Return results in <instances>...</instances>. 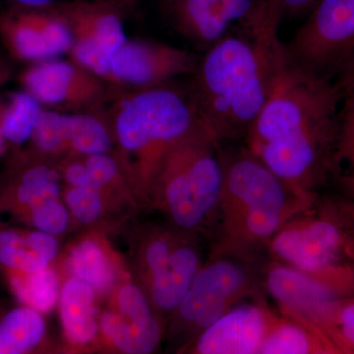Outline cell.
I'll return each instance as SVG.
<instances>
[{
  "mask_svg": "<svg viewBox=\"0 0 354 354\" xmlns=\"http://www.w3.org/2000/svg\"><path fill=\"white\" fill-rule=\"evenodd\" d=\"M7 272L11 290L24 306L39 313L55 308L59 298V283L57 272L50 266L34 272Z\"/></svg>",
  "mask_w": 354,
  "mask_h": 354,
  "instance_id": "obj_26",
  "label": "cell"
},
{
  "mask_svg": "<svg viewBox=\"0 0 354 354\" xmlns=\"http://www.w3.org/2000/svg\"><path fill=\"white\" fill-rule=\"evenodd\" d=\"M330 183L342 198L354 197V92L342 97Z\"/></svg>",
  "mask_w": 354,
  "mask_h": 354,
  "instance_id": "obj_22",
  "label": "cell"
},
{
  "mask_svg": "<svg viewBox=\"0 0 354 354\" xmlns=\"http://www.w3.org/2000/svg\"><path fill=\"white\" fill-rule=\"evenodd\" d=\"M260 299L230 310L191 344L197 354H259L266 335L278 318Z\"/></svg>",
  "mask_w": 354,
  "mask_h": 354,
  "instance_id": "obj_17",
  "label": "cell"
},
{
  "mask_svg": "<svg viewBox=\"0 0 354 354\" xmlns=\"http://www.w3.org/2000/svg\"><path fill=\"white\" fill-rule=\"evenodd\" d=\"M65 180L72 187H92L102 189L95 183L85 164V160H69L62 165Z\"/></svg>",
  "mask_w": 354,
  "mask_h": 354,
  "instance_id": "obj_32",
  "label": "cell"
},
{
  "mask_svg": "<svg viewBox=\"0 0 354 354\" xmlns=\"http://www.w3.org/2000/svg\"><path fill=\"white\" fill-rule=\"evenodd\" d=\"M51 9L66 22L71 32L73 44L68 53L70 59L106 82L109 62L127 41L123 24L125 13L95 0H70Z\"/></svg>",
  "mask_w": 354,
  "mask_h": 354,
  "instance_id": "obj_9",
  "label": "cell"
},
{
  "mask_svg": "<svg viewBox=\"0 0 354 354\" xmlns=\"http://www.w3.org/2000/svg\"><path fill=\"white\" fill-rule=\"evenodd\" d=\"M333 82L341 97L354 92V57L342 67Z\"/></svg>",
  "mask_w": 354,
  "mask_h": 354,
  "instance_id": "obj_34",
  "label": "cell"
},
{
  "mask_svg": "<svg viewBox=\"0 0 354 354\" xmlns=\"http://www.w3.org/2000/svg\"><path fill=\"white\" fill-rule=\"evenodd\" d=\"M223 177L221 142L198 120L167 153L151 196L176 230L189 234L216 221Z\"/></svg>",
  "mask_w": 354,
  "mask_h": 354,
  "instance_id": "obj_5",
  "label": "cell"
},
{
  "mask_svg": "<svg viewBox=\"0 0 354 354\" xmlns=\"http://www.w3.org/2000/svg\"><path fill=\"white\" fill-rule=\"evenodd\" d=\"M353 225L337 202L307 209L272 236L274 261L322 281L339 297L354 295V265L346 246Z\"/></svg>",
  "mask_w": 354,
  "mask_h": 354,
  "instance_id": "obj_6",
  "label": "cell"
},
{
  "mask_svg": "<svg viewBox=\"0 0 354 354\" xmlns=\"http://www.w3.org/2000/svg\"><path fill=\"white\" fill-rule=\"evenodd\" d=\"M16 7L24 9H36V10H46L51 9L58 4L70 0H11Z\"/></svg>",
  "mask_w": 354,
  "mask_h": 354,
  "instance_id": "obj_35",
  "label": "cell"
},
{
  "mask_svg": "<svg viewBox=\"0 0 354 354\" xmlns=\"http://www.w3.org/2000/svg\"><path fill=\"white\" fill-rule=\"evenodd\" d=\"M281 18H295L309 13L319 0H277Z\"/></svg>",
  "mask_w": 354,
  "mask_h": 354,
  "instance_id": "obj_33",
  "label": "cell"
},
{
  "mask_svg": "<svg viewBox=\"0 0 354 354\" xmlns=\"http://www.w3.org/2000/svg\"><path fill=\"white\" fill-rule=\"evenodd\" d=\"M102 189L92 187H72L66 192L67 205L74 216L82 223L97 221L102 212Z\"/></svg>",
  "mask_w": 354,
  "mask_h": 354,
  "instance_id": "obj_30",
  "label": "cell"
},
{
  "mask_svg": "<svg viewBox=\"0 0 354 354\" xmlns=\"http://www.w3.org/2000/svg\"><path fill=\"white\" fill-rule=\"evenodd\" d=\"M21 83L39 104L64 111H82L106 104L115 88L72 59L36 62L23 72Z\"/></svg>",
  "mask_w": 354,
  "mask_h": 354,
  "instance_id": "obj_11",
  "label": "cell"
},
{
  "mask_svg": "<svg viewBox=\"0 0 354 354\" xmlns=\"http://www.w3.org/2000/svg\"><path fill=\"white\" fill-rule=\"evenodd\" d=\"M67 268L73 278L88 283L100 295L108 292L115 281V270L109 254L94 239H85L72 248Z\"/></svg>",
  "mask_w": 354,
  "mask_h": 354,
  "instance_id": "obj_23",
  "label": "cell"
},
{
  "mask_svg": "<svg viewBox=\"0 0 354 354\" xmlns=\"http://www.w3.org/2000/svg\"><path fill=\"white\" fill-rule=\"evenodd\" d=\"M183 232L160 230L144 247L149 298L158 313H174L202 267L199 250Z\"/></svg>",
  "mask_w": 354,
  "mask_h": 354,
  "instance_id": "obj_10",
  "label": "cell"
},
{
  "mask_svg": "<svg viewBox=\"0 0 354 354\" xmlns=\"http://www.w3.org/2000/svg\"><path fill=\"white\" fill-rule=\"evenodd\" d=\"M95 291L81 279H69L60 291L59 310L62 327L70 342L87 344L97 335Z\"/></svg>",
  "mask_w": 354,
  "mask_h": 354,
  "instance_id": "obj_20",
  "label": "cell"
},
{
  "mask_svg": "<svg viewBox=\"0 0 354 354\" xmlns=\"http://www.w3.org/2000/svg\"><path fill=\"white\" fill-rule=\"evenodd\" d=\"M2 145H3V137L0 134V152H1L2 150Z\"/></svg>",
  "mask_w": 354,
  "mask_h": 354,
  "instance_id": "obj_40",
  "label": "cell"
},
{
  "mask_svg": "<svg viewBox=\"0 0 354 354\" xmlns=\"http://www.w3.org/2000/svg\"><path fill=\"white\" fill-rule=\"evenodd\" d=\"M59 174L50 165L34 162L21 169L1 197L2 206L22 213L48 199L59 198Z\"/></svg>",
  "mask_w": 354,
  "mask_h": 354,
  "instance_id": "obj_21",
  "label": "cell"
},
{
  "mask_svg": "<svg viewBox=\"0 0 354 354\" xmlns=\"http://www.w3.org/2000/svg\"><path fill=\"white\" fill-rule=\"evenodd\" d=\"M312 322L339 354H354V295L328 300L317 310Z\"/></svg>",
  "mask_w": 354,
  "mask_h": 354,
  "instance_id": "obj_27",
  "label": "cell"
},
{
  "mask_svg": "<svg viewBox=\"0 0 354 354\" xmlns=\"http://www.w3.org/2000/svg\"><path fill=\"white\" fill-rule=\"evenodd\" d=\"M265 0H185L171 11L172 26L207 50L256 17Z\"/></svg>",
  "mask_w": 354,
  "mask_h": 354,
  "instance_id": "obj_16",
  "label": "cell"
},
{
  "mask_svg": "<svg viewBox=\"0 0 354 354\" xmlns=\"http://www.w3.org/2000/svg\"><path fill=\"white\" fill-rule=\"evenodd\" d=\"M259 354H339L322 330L279 315L266 335Z\"/></svg>",
  "mask_w": 354,
  "mask_h": 354,
  "instance_id": "obj_19",
  "label": "cell"
},
{
  "mask_svg": "<svg viewBox=\"0 0 354 354\" xmlns=\"http://www.w3.org/2000/svg\"><path fill=\"white\" fill-rule=\"evenodd\" d=\"M259 279L249 258L212 256L174 310V335L193 339L237 305L257 295Z\"/></svg>",
  "mask_w": 354,
  "mask_h": 354,
  "instance_id": "obj_7",
  "label": "cell"
},
{
  "mask_svg": "<svg viewBox=\"0 0 354 354\" xmlns=\"http://www.w3.org/2000/svg\"><path fill=\"white\" fill-rule=\"evenodd\" d=\"M346 254H348L349 259H351L354 265V234L351 239H349L348 246H346Z\"/></svg>",
  "mask_w": 354,
  "mask_h": 354,
  "instance_id": "obj_39",
  "label": "cell"
},
{
  "mask_svg": "<svg viewBox=\"0 0 354 354\" xmlns=\"http://www.w3.org/2000/svg\"><path fill=\"white\" fill-rule=\"evenodd\" d=\"M46 325L39 312L24 306L0 321V354L29 353L43 339Z\"/></svg>",
  "mask_w": 354,
  "mask_h": 354,
  "instance_id": "obj_24",
  "label": "cell"
},
{
  "mask_svg": "<svg viewBox=\"0 0 354 354\" xmlns=\"http://www.w3.org/2000/svg\"><path fill=\"white\" fill-rule=\"evenodd\" d=\"M95 1L104 2V3L111 4L118 7L123 12L127 13L128 11H132L141 0H95Z\"/></svg>",
  "mask_w": 354,
  "mask_h": 354,
  "instance_id": "obj_36",
  "label": "cell"
},
{
  "mask_svg": "<svg viewBox=\"0 0 354 354\" xmlns=\"http://www.w3.org/2000/svg\"><path fill=\"white\" fill-rule=\"evenodd\" d=\"M341 104L333 81L286 62L245 147L291 187L319 199L330 183Z\"/></svg>",
  "mask_w": 354,
  "mask_h": 354,
  "instance_id": "obj_1",
  "label": "cell"
},
{
  "mask_svg": "<svg viewBox=\"0 0 354 354\" xmlns=\"http://www.w3.org/2000/svg\"><path fill=\"white\" fill-rule=\"evenodd\" d=\"M283 50L292 66L334 81L354 57V0H319Z\"/></svg>",
  "mask_w": 354,
  "mask_h": 354,
  "instance_id": "obj_8",
  "label": "cell"
},
{
  "mask_svg": "<svg viewBox=\"0 0 354 354\" xmlns=\"http://www.w3.org/2000/svg\"><path fill=\"white\" fill-rule=\"evenodd\" d=\"M223 156L225 177L212 256L250 258L288 221L318 202L291 187L246 147L237 152L223 149Z\"/></svg>",
  "mask_w": 354,
  "mask_h": 354,
  "instance_id": "obj_3",
  "label": "cell"
},
{
  "mask_svg": "<svg viewBox=\"0 0 354 354\" xmlns=\"http://www.w3.org/2000/svg\"><path fill=\"white\" fill-rule=\"evenodd\" d=\"M281 21L278 2L269 0L255 20L198 60L188 90L198 118L221 143L246 138L285 66Z\"/></svg>",
  "mask_w": 354,
  "mask_h": 354,
  "instance_id": "obj_2",
  "label": "cell"
},
{
  "mask_svg": "<svg viewBox=\"0 0 354 354\" xmlns=\"http://www.w3.org/2000/svg\"><path fill=\"white\" fill-rule=\"evenodd\" d=\"M21 214L29 216L32 225L39 230L51 235L64 232L69 223L68 212L58 199L44 200Z\"/></svg>",
  "mask_w": 354,
  "mask_h": 354,
  "instance_id": "obj_29",
  "label": "cell"
},
{
  "mask_svg": "<svg viewBox=\"0 0 354 354\" xmlns=\"http://www.w3.org/2000/svg\"><path fill=\"white\" fill-rule=\"evenodd\" d=\"M196 55L169 44L137 39L125 41L109 62L106 82L120 91L141 90L193 74Z\"/></svg>",
  "mask_w": 354,
  "mask_h": 354,
  "instance_id": "obj_12",
  "label": "cell"
},
{
  "mask_svg": "<svg viewBox=\"0 0 354 354\" xmlns=\"http://www.w3.org/2000/svg\"><path fill=\"white\" fill-rule=\"evenodd\" d=\"M11 70L6 62L0 60V87L7 82L10 77Z\"/></svg>",
  "mask_w": 354,
  "mask_h": 354,
  "instance_id": "obj_37",
  "label": "cell"
},
{
  "mask_svg": "<svg viewBox=\"0 0 354 354\" xmlns=\"http://www.w3.org/2000/svg\"><path fill=\"white\" fill-rule=\"evenodd\" d=\"M102 106L75 113L43 111L31 137L36 152L41 156L71 153L84 157L108 153L113 133L108 113Z\"/></svg>",
  "mask_w": 354,
  "mask_h": 354,
  "instance_id": "obj_13",
  "label": "cell"
},
{
  "mask_svg": "<svg viewBox=\"0 0 354 354\" xmlns=\"http://www.w3.org/2000/svg\"><path fill=\"white\" fill-rule=\"evenodd\" d=\"M162 3L169 12H171L172 9L176 8V6H178L179 4L183 3L185 0H162Z\"/></svg>",
  "mask_w": 354,
  "mask_h": 354,
  "instance_id": "obj_38",
  "label": "cell"
},
{
  "mask_svg": "<svg viewBox=\"0 0 354 354\" xmlns=\"http://www.w3.org/2000/svg\"><path fill=\"white\" fill-rule=\"evenodd\" d=\"M84 160L91 176L102 189L120 180L123 172L115 158L106 153H97L87 156Z\"/></svg>",
  "mask_w": 354,
  "mask_h": 354,
  "instance_id": "obj_31",
  "label": "cell"
},
{
  "mask_svg": "<svg viewBox=\"0 0 354 354\" xmlns=\"http://www.w3.org/2000/svg\"><path fill=\"white\" fill-rule=\"evenodd\" d=\"M106 111L121 171L151 195L162 162L174 144L197 122L189 90L172 82L116 91Z\"/></svg>",
  "mask_w": 354,
  "mask_h": 354,
  "instance_id": "obj_4",
  "label": "cell"
},
{
  "mask_svg": "<svg viewBox=\"0 0 354 354\" xmlns=\"http://www.w3.org/2000/svg\"><path fill=\"white\" fill-rule=\"evenodd\" d=\"M264 286L281 315L313 326L312 318L319 307L339 297L319 279L278 261L266 269Z\"/></svg>",
  "mask_w": 354,
  "mask_h": 354,
  "instance_id": "obj_18",
  "label": "cell"
},
{
  "mask_svg": "<svg viewBox=\"0 0 354 354\" xmlns=\"http://www.w3.org/2000/svg\"><path fill=\"white\" fill-rule=\"evenodd\" d=\"M50 263L37 252L28 232L0 230V265L7 271L34 272L48 267Z\"/></svg>",
  "mask_w": 354,
  "mask_h": 354,
  "instance_id": "obj_28",
  "label": "cell"
},
{
  "mask_svg": "<svg viewBox=\"0 0 354 354\" xmlns=\"http://www.w3.org/2000/svg\"><path fill=\"white\" fill-rule=\"evenodd\" d=\"M41 104L27 91L10 94L0 102V134L14 145H22L31 139L39 115Z\"/></svg>",
  "mask_w": 354,
  "mask_h": 354,
  "instance_id": "obj_25",
  "label": "cell"
},
{
  "mask_svg": "<svg viewBox=\"0 0 354 354\" xmlns=\"http://www.w3.org/2000/svg\"><path fill=\"white\" fill-rule=\"evenodd\" d=\"M0 38L16 59L32 64L68 55L73 44L66 22L53 9H14L0 16Z\"/></svg>",
  "mask_w": 354,
  "mask_h": 354,
  "instance_id": "obj_14",
  "label": "cell"
},
{
  "mask_svg": "<svg viewBox=\"0 0 354 354\" xmlns=\"http://www.w3.org/2000/svg\"><path fill=\"white\" fill-rule=\"evenodd\" d=\"M115 306L100 318V326L109 342L124 353L155 351L162 339V326L148 295L138 286L127 283L118 290Z\"/></svg>",
  "mask_w": 354,
  "mask_h": 354,
  "instance_id": "obj_15",
  "label": "cell"
}]
</instances>
